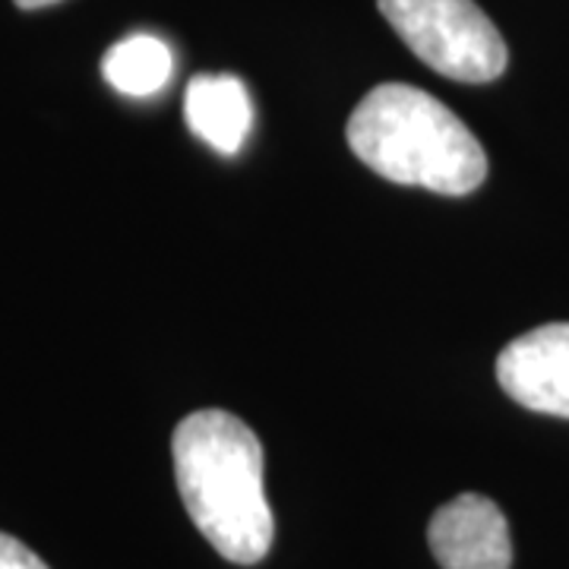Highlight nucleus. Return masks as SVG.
I'll return each instance as SVG.
<instances>
[{
  "label": "nucleus",
  "instance_id": "obj_1",
  "mask_svg": "<svg viewBox=\"0 0 569 569\" xmlns=\"http://www.w3.org/2000/svg\"><path fill=\"white\" fill-rule=\"evenodd\" d=\"M174 478L193 526L238 567L260 563L272 548V509L263 490V447L231 411L187 415L171 440Z\"/></svg>",
  "mask_w": 569,
  "mask_h": 569
},
{
  "label": "nucleus",
  "instance_id": "obj_2",
  "mask_svg": "<svg viewBox=\"0 0 569 569\" xmlns=\"http://www.w3.org/2000/svg\"><path fill=\"white\" fill-rule=\"evenodd\" d=\"M348 146L380 178L466 197L488 178V156L459 114L406 82L370 89L348 118Z\"/></svg>",
  "mask_w": 569,
  "mask_h": 569
},
{
  "label": "nucleus",
  "instance_id": "obj_3",
  "mask_svg": "<svg viewBox=\"0 0 569 569\" xmlns=\"http://www.w3.org/2000/svg\"><path fill=\"white\" fill-rule=\"evenodd\" d=\"M383 20L421 61L459 82H490L507 70V41L475 0H377Z\"/></svg>",
  "mask_w": 569,
  "mask_h": 569
},
{
  "label": "nucleus",
  "instance_id": "obj_4",
  "mask_svg": "<svg viewBox=\"0 0 569 569\" xmlns=\"http://www.w3.org/2000/svg\"><path fill=\"white\" fill-rule=\"evenodd\" d=\"M497 380L512 402L569 418V323H548L512 339L497 358Z\"/></svg>",
  "mask_w": 569,
  "mask_h": 569
},
{
  "label": "nucleus",
  "instance_id": "obj_5",
  "mask_svg": "<svg viewBox=\"0 0 569 569\" xmlns=\"http://www.w3.org/2000/svg\"><path fill=\"white\" fill-rule=\"evenodd\" d=\"M427 541L443 569H509L512 541L507 516L481 493H459L433 512Z\"/></svg>",
  "mask_w": 569,
  "mask_h": 569
},
{
  "label": "nucleus",
  "instance_id": "obj_6",
  "mask_svg": "<svg viewBox=\"0 0 569 569\" xmlns=\"http://www.w3.org/2000/svg\"><path fill=\"white\" fill-rule=\"evenodd\" d=\"M183 118L187 127L216 152L234 156L253 127V104L238 77L206 73L187 82Z\"/></svg>",
  "mask_w": 569,
  "mask_h": 569
},
{
  "label": "nucleus",
  "instance_id": "obj_7",
  "mask_svg": "<svg viewBox=\"0 0 569 569\" xmlns=\"http://www.w3.org/2000/svg\"><path fill=\"white\" fill-rule=\"evenodd\" d=\"M171 70H174L171 48L146 32L127 36L118 44H111L102 58L104 80L111 82V89H118L130 99H146V96L162 92L164 82L171 80Z\"/></svg>",
  "mask_w": 569,
  "mask_h": 569
},
{
  "label": "nucleus",
  "instance_id": "obj_8",
  "mask_svg": "<svg viewBox=\"0 0 569 569\" xmlns=\"http://www.w3.org/2000/svg\"><path fill=\"white\" fill-rule=\"evenodd\" d=\"M0 569H48L36 550H29L13 535L0 531Z\"/></svg>",
  "mask_w": 569,
  "mask_h": 569
},
{
  "label": "nucleus",
  "instance_id": "obj_9",
  "mask_svg": "<svg viewBox=\"0 0 569 569\" xmlns=\"http://www.w3.org/2000/svg\"><path fill=\"white\" fill-rule=\"evenodd\" d=\"M20 10H41V7H51V3H58V0H13Z\"/></svg>",
  "mask_w": 569,
  "mask_h": 569
}]
</instances>
